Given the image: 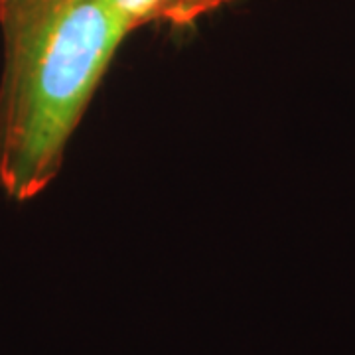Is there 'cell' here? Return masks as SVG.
<instances>
[{
	"label": "cell",
	"instance_id": "2",
	"mask_svg": "<svg viewBox=\"0 0 355 355\" xmlns=\"http://www.w3.org/2000/svg\"><path fill=\"white\" fill-rule=\"evenodd\" d=\"M130 28L148 22L174 26L191 24L203 14L211 12L231 0H109Z\"/></svg>",
	"mask_w": 355,
	"mask_h": 355
},
{
	"label": "cell",
	"instance_id": "1",
	"mask_svg": "<svg viewBox=\"0 0 355 355\" xmlns=\"http://www.w3.org/2000/svg\"><path fill=\"white\" fill-rule=\"evenodd\" d=\"M0 190L28 202L46 190L123 38L109 0H0Z\"/></svg>",
	"mask_w": 355,
	"mask_h": 355
}]
</instances>
